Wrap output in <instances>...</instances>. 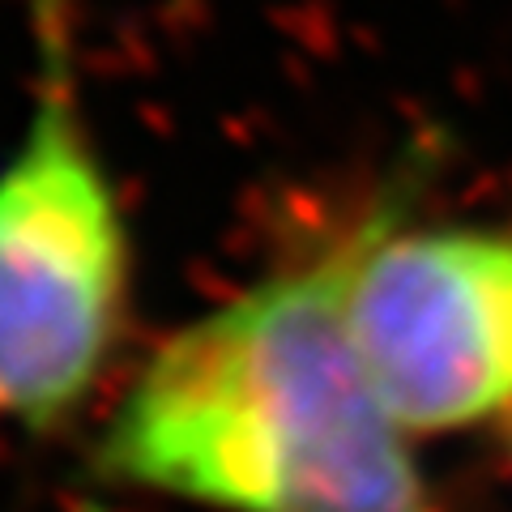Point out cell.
<instances>
[{
  "label": "cell",
  "instance_id": "6da1fadb",
  "mask_svg": "<svg viewBox=\"0 0 512 512\" xmlns=\"http://www.w3.org/2000/svg\"><path fill=\"white\" fill-rule=\"evenodd\" d=\"M338 227L171 329L86 453V483L205 512H444L346 333Z\"/></svg>",
  "mask_w": 512,
  "mask_h": 512
},
{
  "label": "cell",
  "instance_id": "7a4b0ae2",
  "mask_svg": "<svg viewBox=\"0 0 512 512\" xmlns=\"http://www.w3.org/2000/svg\"><path fill=\"white\" fill-rule=\"evenodd\" d=\"M30 107L0 158V427L60 440L133 338L137 244L82 82V0H26Z\"/></svg>",
  "mask_w": 512,
  "mask_h": 512
},
{
  "label": "cell",
  "instance_id": "3957f363",
  "mask_svg": "<svg viewBox=\"0 0 512 512\" xmlns=\"http://www.w3.org/2000/svg\"><path fill=\"white\" fill-rule=\"evenodd\" d=\"M342 308L367 384L410 440L512 414V231L372 210Z\"/></svg>",
  "mask_w": 512,
  "mask_h": 512
},
{
  "label": "cell",
  "instance_id": "277c9868",
  "mask_svg": "<svg viewBox=\"0 0 512 512\" xmlns=\"http://www.w3.org/2000/svg\"><path fill=\"white\" fill-rule=\"evenodd\" d=\"M508 440H512V414H508Z\"/></svg>",
  "mask_w": 512,
  "mask_h": 512
}]
</instances>
